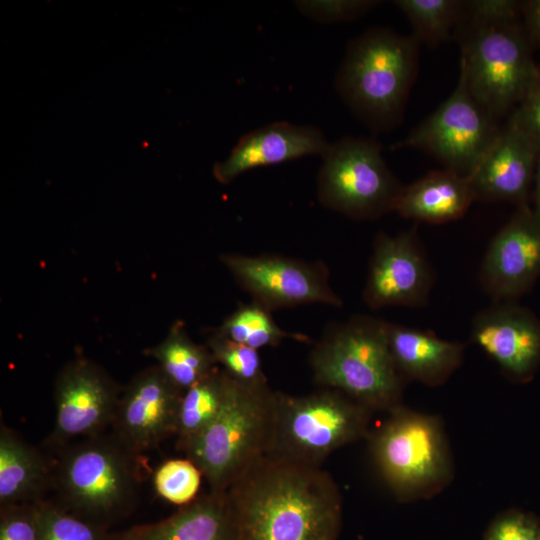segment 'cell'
Masks as SVG:
<instances>
[{"label": "cell", "instance_id": "1", "mask_svg": "<svg viewBox=\"0 0 540 540\" xmlns=\"http://www.w3.org/2000/svg\"><path fill=\"white\" fill-rule=\"evenodd\" d=\"M227 492L240 540H339L342 496L322 467L265 455Z\"/></svg>", "mask_w": 540, "mask_h": 540}, {"label": "cell", "instance_id": "2", "mask_svg": "<svg viewBox=\"0 0 540 540\" xmlns=\"http://www.w3.org/2000/svg\"><path fill=\"white\" fill-rule=\"evenodd\" d=\"M522 7L517 0H464L453 36L471 94L500 120L520 103L538 67Z\"/></svg>", "mask_w": 540, "mask_h": 540}, {"label": "cell", "instance_id": "3", "mask_svg": "<svg viewBox=\"0 0 540 540\" xmlns=\"http://www.w3.org/2000/svg\"><path fill=\"white\" fill-rule=\"evenodd\" d=\"M309 365L319 387L346 394L373 412L401 403L404 378L388 341V321L355 315L328 324L312 347Z\"/></svg>", "mask_w": 540, "mask_h": 540}, {"label": "cell", "instance_id": "4", "mask_svg": "<svg viewBox=\"0 0 540 540\" xmlns=\"http://www.w3.org/2000/svg\"><path fill=\"white\" fill-rule=\"evenodd\" d=\"M420 46L412 34L384 27H372L348 44L335 86L373 132L401 123L418 72Z\"/></svg>", "mask_w": 540, "mask_h": 540}, {"label": "cell", "instance_id": "5", "mask_svg": "<svg viewBox=\"0 0 540 540\" xmlns=\"http://www.w3.org/2000/svg\"><path fill=\"white\" fill-rule=\"evenodd\" d=\"M387 414L366 437L384 483L399 502L438 494L454 473L443 422L438 416L402 404Z\"/></svg>", "mask_w": 540, "mask_h": 540}, {"label": "cell", "instance_id": "6", "mask_svg": "<svg viewBox=\"0 0 540 540\" xmlns=\"http://www.w3.org/2000/svg\"><path fill=\"white\" fill-rule=\"evenodd\" d=\"M275 392L268 384L250 386L230 377L224 404L198 435L179 445L212 491H227L271 442Z\"/></svg>", "mask_w": 540, "mask_h": 540}, {"label": "cell", "instance_id": "7", "mask_svg": "<svg viewBox=\"0 0 540 540\" xmlns=\"http://www.w3.org/2000/svg\"><path fill=\"white\" fill-rule=\"evenodd\" d=\"M134 455L114 435L63 447L52 476L60 506L104 527L126 516L140 484Z\"/></svg>", "mask_w": 540, "mask_h": 540}, {"label": "cell", "instance_id": "8", "mask_svg": "<svg viewBox=\"0 0 540 540\" xmlns=\"http://www.w3.org/2000/svg\"><path fill=\"white\" fill-rule=\"evenodd\" d=\"M373 413L331 388L304 395L276 391L267 455L321 467L334 451L367 437Z\"/></svg>", "mask_w": 540, "mask_h": 540}, {"label": "cell", "instance_id": "9", "mask_svg": "<svg viewBox=\"0 0 540 540\" xmlns=\"http://www.w3.org/2000/svg\"><path fill=\"white\" fill-rule=\"evenodd\" d=\"M381 151L374 138L346 136L329 143L317 176L320 203L354 220L394 212L404 186Z\"/></svg>", "mask_w": 540, "mask_h": 540}, {"label": "cell", "instance_id": "10", "mask_svg": "<svg viewBox=\"0 0 540 540\" xmlns=\"http://www.w3.org/2000/svg\"><path fill=\"white\" fill-rule=\"evenodd\" d=\"M501 120L471 94L462 73L452 94L392 149L429 154L469 178L498 136Z\"/></svg>", "mask_w": 540, "mask_h": 540}, {"label": "cell", "instance_id": "11", "mask_svg": "<svg viewBox=\"0 0 540 540\" xmlns=\"http://www.w3.org/2000/svg\"><path fill=\"white\" fill-rule=\"evenodd\" d=\"M220 260L252 301L270 312L307 304L343 305L329 283V270L322 261L240 253L222 254Z\"/></svg>", "mask_w": 540, "mask_h": 540}, {"label": "cell", "instance_id": "12", "mask_svg": "<svg viewBox=\"0 0 540 540\" xmlns=\"http://www.w3.org/2000/svg\"><path fill=\"white\" fill-rule=\"evenodd\" d=\"M117 383L86 358L69 361L54 386L55 420L48 442L65 447L77 437H91L112 424L120 399Z\"/></svg>", "mask_w": 540, "mask_h": 540}, {"label": "cell", "instance_id": "13", "mask_svg": "<svg viewBox=\"0 0 540 540\" xmlns=\"http://www.w3.org/2000/svg\"><path fill=\"white\" fill-rule=\"evenodd\" d=\"M433 282L415 226L396 235L381 231L375 236L363 290L368 307L422 308L429 302Z\"/></svg>", "mask_w": 540, "mask_h": 540}, {"label": "cell", "instance_id": "14", "mask_svg": "<svg viewBox=\"0 0 540 540\" xmlns=\"http://www.w3.org/2000/svg\"><path fill=\"white\" fill-rule=\"evenodd\" d=\"M183 393L158 365L145 368L120 396L113 435L135 454L155 448L177 433Z\"/></svg>", "mask_w": 540, "mask_h": 540}, {"label": "cell", "instance_id": "15", "mask_svg": "<svg viewBox=\"0 0 540 540\" xmlns=\"http://www.w3.org/2000/svg\"><path fill=\"white\" fill-rule=\"evenodd\" d=\"M540 277V216L516 209L486 250L479 281L493 301H518Z\"/></svg>", "mask_w": 540, "mask_h": 540}, {"label": "cell", "instance_id": "16", "mask_svg": "<svg viewBox=\"0 0 540 540\" xmlns=\"http://www.w3.org/2000/svg\"><path fill=\"white\" fill-rule=\"evenodd\" d=\"M471 339L512 382H530L540 367V318L518 301H493L479 311Z\"/></svg>", "mask_w": 540, "mask_h": 540}, {"label": "cell", "instance_id": "17", "mask_svg": "<svg viewBox=\"0 0 540 540\" xmlns=\"http://www.w3.org/2000/svg\"><path fill=\"white\" fill-rule=\"evenodd\" d=\"M539 150L511 116L468 178L475 201L529 206Z\"/></svg>", "mask_w": 540, "mask_h": 540}, {"label": "cell", "instance_id": "18", "mask_svg": "<svg viewBox=\"0 0 540 540\" xmlns=\"http://www.w3.org/2000/svg\"><path fill=\"white\" fill-rule=\"evenodd\" d=\"M329 146L314 126L275 122L244 134L229 156L213 168L214 177L228 184L258 167L281 164L308 155H323Z\"/></svg>", "mask_w": 540, "mask_h": 540}, {"label": "cell", "instance_id": "19", "mask_svg": "<svg viewBox=\"0 0 540 540\" xmlns=\"http://www.w3.org/2000/svg\"><path fill=\"white\" fill-rule=\"evenodd\" d=\"M388 341L395 366L404 380L437 387L461 366L465 344L433 332L388 322Z\"/></svg>", "mask_w": 540, "mask_h": 540}, {"label": "cell", "instance_id": "20", "mask_svg": "<svg viewBox=\"0 0 540 540\" xmlns=\"http://www.w3.org/2000/svg\"><path fill=\"white\" fill-rule=\"evenodd\" d=\"M129 530L140 540H240L227 491L210 490L159 522Z\"/></svg>", "mask_w": 540, "mask_h": 540}, {"label": "cell", "instance_id": "21", "mask_svg": "<svg viewBox=\"0 0 540 540\" xmlns=\"http://www.w3.org/2000/svg\"><path fill=\"white\" fill-rule=\"evenodd\" d=\"M474 201L468 178L435 170L403 187L394 212L417 222L441 224L461 218Z\"/></svg>", "mask_w": 540, "mask_h": 540}, {"label": "cell", "instance_id": "22", "mask_svg": "<svg viewBox=\"0 0 540 540\" xmlns=\"http://www.w3.org/2000/svg\"><path fill=\"white\" fill-rule=\"evenodd\" d=\"M53 467L15 431L0 428V506L32 503L52 486Z\"/></svg>", "mask_w": 540, "mask_h": 540}, {"label": "cell", "instance_id": "23", "mask_svg": "<svg viewBox=\"0 0 540 540\" xmlns=\"http://www.w3.org/2000/svg\"><path fill=\"white\" fill-rule=\"evenodd\" d=\"M147 354L183 391L205 378L218 365L208 346L193 341L181 322L174 324L167 336L149 348Z\"/></svg>", "mask_w": 540, "mask_h": 540}, {"label": "cell", "instance_id": "24", "mask_svg": "<svg viewBox=\"0 0 540 540\" xmlns=\"http://www.w3.org/2000/svg\"><path fill=\"white\" fill-rule=\"evenodd\" d=\"M230 376L221 368L184 391L178 411V446L203 431L218 415L226 399Z\"/></svg>", "mask_w": 540, "mask_h": 540}, {"label": "cell", "instance_id": "25", "mask_svg": "<svg viewBox=\"0 0 540 540\" xmlns=\"http://www.w3.org/2000/svg\"><path fill=\"white\" fill-rule=\"evenodd\" d=\"M215 330L232 341L256 350L276 347L285 339L310 341L305 334L283 330L269 310L253 301L250 304L240 305Z\"/></svg>", "mask_w": 540, "mask_h": 540}, {"label": "cell", "instance_id": "26", "mask_svg": "<svg viewBox=\"0 0 540 540\" xmlns=\"http://www.w3.org/2000/svg\"><path fill=\"white\" fill-rule=\"evenodd\" d=\"M393 3L408 18L415 39L429 48L453 39L464 7V0H396Z\"/></svg>", "mask_w": 540, "mask_h": 540}, {"label": "cell", "instance_id": "27", "mask_svg": "<svg viewBox=\"0 0 540 540\" xmlns=\"http://www.w3.org/2000/svg\"><path fill=\"white\" fill-rule=\"evenodd\" d=\"M207 346L217 364L234 380L244 385L268 384L258 350L232 341L214 330Z\"/></svg>", "mask_w": 540, "mask_h": 540}, {"label": "cell", "instance_id": "28", "mask_svg": "<svg viewBox=\"0 0 540 540\" xmlns=\"http://www.w3.org/2000/svg\"><path fill=\"white\" fill-rule=\"evenodd\" d=\"M41 540H107V527L82 518L60 505L39 501Z\"/></svg>", "mask_w": 540, "mask_h": 540}, {"label": "cell", "instance_id": "29", "mask_svg": "<svg viewBox=\"0 0 540 540\" xmlns=\"http://www.w3.org/2000/svg\"><path fill=\"white\" fill-rule=\"evenodd\" d=\"M202 476L190 459H170L157 468L153 484L160 497L172 504L184 506L197 497Z\"/></svg>", "mask_w": 540, "mask_h": 540}, {"label": "cell", "instance_id": "30", "mask_svg": "<svg viewBox=\"0 0 540 540\" xmlns=\"http://www.w3.org/2000/svg\"><path fill=\"white\" fill-rule=\"evenodd\" d=\"M0 540H41L39 501L2 506Z\"/></svg>", "mask_w": 540, "mask_h": 540}, {"label": "cell", "instance_id": "31", "mask_svg": "<svg viewBox=\"0 0 540 540\" xmlns=\"http://www.w3.org/2000/svg\"><path fill=\"white\" fill-rule=\"evenodd\" d=\"M482 540H540V519L520 509L504 511L492 520Z\"/></svg>", "mask_w": 540, "mask_h": 540}, {"label": "cell", "instance_id": "32", "mask_svg": "<svg viewBox=\"0 0 540 540\" xmlns=\"http://www.w3.org/2000/svg\"><path fill=\"white\" fill-rule=\"evenodd\" d=\"M374 0L296 1L298 10L318 22L335 23L354 20L379 5Z\"/></svg>", "mask_w": 540, "mask_h": 540}, {"label": "cell", "instance_id": "33", "mask_svg": "<svg viewBox=\"0 0 540 540\" xmlns=\"http://www.w3.org/2000/svg\"><path fill=\"white\" fill-rule=\"evenodd\" d=\"M540 152V65L517 107L509 115Z\"/></svg>", "mask_w": 540, "mask_h": 540}, {"label": "cell", "instance_id": "34", "mask_svg": "<svg viewBox=\"0 0 540 540\" xmlns=\"http://www.w3.org/2000/svg\"><path fill=\"white\" fill-rule=\"evenodd\" d=\"M522 16L534 49L540 53V0L523 1Z\"/></svg>", "mask_w": 540, "mask_h": 540}, {"label": "cell", "instance_id": "35", "mask_svg": "<svg viewBox=\"0 0 540 540\" xmlns=\"http://www.w3.org/2000/svg\"><path fill=\"white\" fill-rule=\"evenodd\" d=\"M532 198L534 206L532 207L534 211L540 216V152L537 159L533 189H532Z\"/></svg>", "mask_w": 540, "mask_h": 540}, {"label": "cell", "instance_id": "36", "mask_svg": "<svg viewBox=\"0 0 540 540\" xmlns=\"http://www.w3.org/2000/svg\"><path fill=\"white\" fill-rule=\"evenodd\" d=\"M107 540H140L130 530L108 534Z\"/></svg>", "mask_w": 540, "mask_h": 540}]
</instances>
